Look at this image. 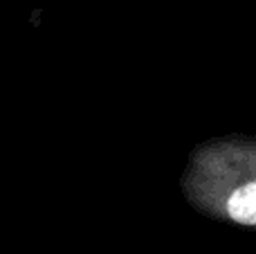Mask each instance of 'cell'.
I'll list each match as a JSON object with an SVG mask.
<instances>
[{
    "instance_id": "obj_1",
    "label": "cell",
    "mask_w": 256,
    "mask_h": 254,
    "mask_svg": "<svg viewBox=\"0 0 256 254\" xmlns=\"http://www.w3.org/2000/svg\"><path fill=\"white\" fill-rule=\"evenodd\" d=\"M180 192L204 218L256 228V135L230 133L198 142L180 174Z\"/></svg>"
}]
</instances>
